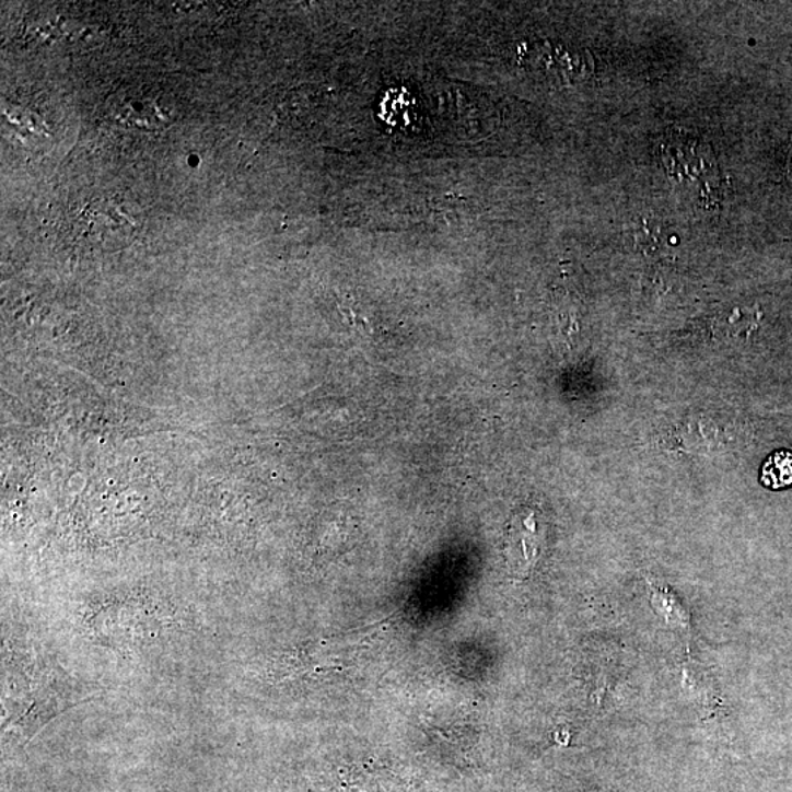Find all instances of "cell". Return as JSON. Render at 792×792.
Masks as SVG:
<instances>
[{
	"label": "cell",
	"instance_id": "cell-1",
	"mask_svg": "<svg viewBox=\"0 0 792 792\" xmlns=\"http://www.w3.org/2000/svg\"><path fill=\"white\" fill-rule=\"evenodd\" d=\"M110 118L125 128L154 131L172 123L171 105L153 90L129 89L109 102Z\"/></svg>",
	"mask_w": 792,
	"mask_h": 792
},
{
	"label": "cell",
	"instance_id": "cell-2",
	"mask_svg": "<svg viewBox=\"0 0 792 792\" xmlns=\"http://www.w3.org/2000/svg\"><path fill=\"white\" fill-rule=\"evenodd\" d=\"M539 555V539H537V525L533 514L521 516L512 523L510 544H508V563L515 575H527L535 567Z\"/></svg>",
	"mask_w": 792,
	"mask_h": 792
},
{
	"label": "cell",
	"instance_id": "cell-3",
	"mask_svg": "<svg viewBox=\"0 0 792 792\" xmlns=\"http://www.w3.org/2000/svg\"><path fill=\"white\" fill-rule=\"evenodd\" d=\"M761 480L773 489L787 488L792 485V454L778 452L770 456L761 471Z\"/></svg>",
	"mask_w": 792,
	"mask_h": 792
},
{
	"label": "cell",
	"instance_id": "cell-4",
	"mask_svg": "<svg viewBox=\"0 0 792 792\" xmlns=\"http://www.w3.org/2000/svg\"><path fill=\"white\" fill-rule=\"evenodd\" d=\"M790 171H791V175H792V150H791V156H790Z\"/></svg>",
	"mask_w": 792,
	"mask_h": 792
}]
</instances>
